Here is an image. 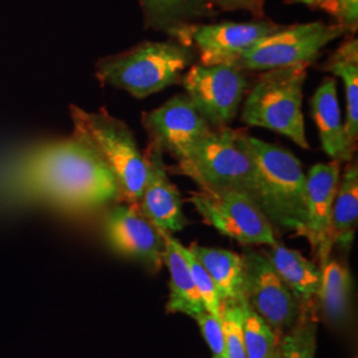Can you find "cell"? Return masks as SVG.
Listing matches in <instances>:
<instances>
[{"label":"cell","instance_id":"obj_25","mask_svg":"<svg viewBox=\"0 0 358 358\" xmlns=\"http://www.w3.org/2000/svg\"><path fill=\"white\" fill-rule=\"evenodd\" d=\"M244 349L247 358H269L279 345L280 337L254 309L244 304Z\"/></svg>","mask_w":358,"mask_h":358},{"label":"cell","instance_id":"obj_16","mask_svg":"<svg viewBox=\"0 0 358 358\" xmlns=\"http://www.w3.org/2000/svg\"><path fill=\"white\" fill-rule=\"evenodd\" d=\"M322 150L338 164L350 162L356 148L348 140L337 97L336 80L327 77L310 100Z\"/></svg>","mask_w":358,"mask_h":358},{"label":"cell","instance_id":"obj_27","mask_svg":"<svg viewBox=\"0 0 358 358\" xmlns=\"http://www.w3.org/2000/svg\"><path fill=\"white\" fill-rule=\"evenodd\" d=\"M183 254L189 263L190 272H192V280L195 282V287L199 292V296L202 299V303L205 306L207 312H210L213 316L220 320V310H222V304L217 297L215 285L213 282V279L210 278L208 272L206 271L205 267L196 260V257L192 255L190 250L183 245Z\"/></svg>","mask_w":358,"mask_h":358},{"label":"cell","instance_id":"obj_13","mask_svg":"<svg viewBox=\"0 0 358 358\" xmlns=\"http://www.w3.org/2000/svg\"><path fill=\"white\" fill-rule=\"evenodd\" d=\"M142 124L150 140L149 145L174 159L213 130L186 93L143 113Z\"/></svg>","mask_w":358,"mask_h":358},{"label":"cell","instance_id":"obj_1","mask_svg":"<svg viewBox=\"0 0 358 358\" xmlns=\"http://www.w3.org/2000/svg\"><path fill=\"white\" fill-rule=\"evenodd\" d=\"M0 199L80 211L120 201V192L99 157L72 134L16 154L0 171Z\"/></svg>","mask_w":358,"mask_h":358},{"label":"cell","instance_id":"obj_9","mask_svg":"<svg viewBox=\"0 0 358 358\" xmlns=\"http://www.w3.org/2000/svg\"><path fill=\"white\" fill-rule=\"evenodd\" d=\"M207 224L243 245L276 243L275 229L257 206L234 192H192L189 198Z\"/></svg>","mask_w":358,"mask_h":358},{"label":"cell","instance_id":"obj_6","mask_svg":"<svg viewBox=\"0 0 358 358\" xmlns=\"http://www.w3.org/2000/svg\"><path fill=\"white\" fill-rule=\"evenodd\" d=\"M308 66L296 64L264 71L244 101V124L269 129L303 149H310L301 110Z\"/></svg>","mask_w":358,"mask_h":358},{"label":"cell","instance_id":"obj_28","mask_svg":"<svg viewBox=\"0 0 358 358\" xmlns=\"http://www.w3.org/2000/svg\"><path fill=\"white\" fill-rule=\"evenodd\" d=\"M192 319L196 321L213 358H227L226 338L220 320L207 310L194 315Z\"/></svg>","mask_w":358,"mask_h":358},{"label":"cell","instance_id":"obj_29","mask_svg":"<svg viewBox=\"0 0 358 358\" xmlns=\"http://www.w3.org/2000/svg\"><path fill=\"white\" fill-rule=\"evenodd\" d=\"M213 4L226 11H248V13L262 16L264 0H211Z\"/></svg>","mask_w":358,"mask_h":358},{"label":"cell","instance_id":"obj_7","mask_svg":"<svg viewBox=\"0 0 358 358\" xmlns=\"http://www.w3.org/2000/svg\"><path fill=\"white\" fill-rule=\"evenodd\" d=\"M340 24L310 22L282 27L279 31L259 40L243 52L232 65L243 71L264 72L289 65H310L324 47L346 34Z\"/></svg>","mask_w":358,"mask_h":358},{"label":"cell","instance_id":"obj_31","mask_svg":"<svg viewBox=\"0 0 358 358\" xmlns=\"http://www.w3.org/2000/svg\"><path fill=\"white\" fill-rule=\"evenodd\" d=\"M269 358H282V355H280V350H279V345L278 348L275 349V352L271 355V357Z\"/></svg>","mask_w":358,"mask_h":358},{"label":"cell","instance_id":"obj_19","mask_svg":"<svg viewBox=\"0 0 358 358\" xmlns=\"http://www.w3.org/2000/svg\"><path fill=\"white\" fill-rule=\"evenodd\" d=\"M269 262L299 304L315 303L321 284V268L299 251L276 242L269 245Z\"/></svg>","mask_w":358,"mask_h":358},{"label":"cell","instance_id":"obj_3","mask_svg":"<svg viewBox=\"0 0 358 358\" xmlns=\"http://www.w3.org/2000/svg\"><path fill=\"white\" fill-rule=\"evenodd\" d=\"M236 142L255 164L266 203V217L275 230L297 235L307 220V174L301 162L282 146L236 133Z\"/></svg>","mask_w":358,"mask_h":358},{"label":"cell","instance_id":"obj_18","mask_svg":"<svg viewBox=\"0 0 358 358\" xmlns=\"http://www.w3.org/2000/svg\"><path fill=\"white\" fill-rule=\"evenodd\" d=\"M165 248L162 254V262L169 269L170 275V294L166 304L167 313H183L192 317L194 315L206 310L202 299L192 280L189 263L183 254V244L173 234L161 231Z\"/></svg>","mask_w":358,"mask_h":358},{"label":"cell","instance_id":"obj_8","mask_svg":"<svg viewBox=\"0 0 358 358\" xmlns=\"http://www.w3.org/2000/svg\"><path fill=\"white\" fill-rule=\"evenodd\" d=\"M179 83L213 129L234 121L248 88L245 71L232 64L192 65Z\"/></svg>","mask_w":358,"mask_h":358},{"label":"cell","instance_id":"obj_17","mask_svg":"<svg viewBox=\"0 0 358 358\" xmlns=\"http://www.w3.org/2000/svg\"><path fill=\"white\" fill-rule=\"evenodd\" d=\"M187 248L213 279L222 306L245 303L243 256L224 248L205 247L196 243H192Z\"/></svg>","mask_w":358,"mask_h":358},{"label":"cell","instance_id":"obj_21","mask_svg":"<svg viewBox=\"0 0 358 358\" xmlns=\"http://www.w3.org/2000/svg\"><path fill=\"white\" fill-rule=\"evenodd\" d=\"M358 219V166L349 164L340 177L332 211L334 245L349 251L355 242Z\"/></svg>","mask_w":358,"mask_h":358},{"label":"cell","instance_id":"obj_5","mask_svg":"<svg viewBox=\"0 0 358 358\" xmlns=\"http://www.w3.org/2000/svg\"><path fill=\"white\" fill-rule=\"evenodd\" d=\"M192 47L179 41H146L129 51L96 63V77L103 85L145 99L178 84L195 57Z\"/></svg>","mask_w":358,"mask_h":358},{"label":"cell","instance_id":"obj_26","mask_svg":"<svg viewBox=\"0 0 358 358\" xmlns=\"http://www.w3.org/2000/svg\"><path fill=\"white\" fill-rule=\"evenodd\" d=\"M244 304L222 306L220 322L226 338L227 358H247L243 340Z\"/></svg>","mask_w":358,"mask_h":358},{"label":"cell","instance_id":"obj_32","mask_svg":"<svg viewBox=\"0 0 358 358\" xmlns=\"http://www.w3.org/2000/svg\"><path fill=\"white\" fill-rule=\"evenodd\" d=\"M355 358H357V357H355Z\"/></svg>","mask_w":358,"mask_h":358},{"label":"cell","instance_id":"obj_4","mask_svg":"<svg viewBox=\"0 0 358 358\" xmlns=\"http://www.w3.org/2000/svg\"><path fill=\"white\" fill-rule=\"evenodd\" d=\"M73 136L99 157L117 182L120 201L137 205L149 178V164L128 125L106 110L71 105Z\"/></svg>","mask_w":358,"mask_h":358},{"label":"cell","instance_id":"obj_20","mask_svg":"<svg viewBox=\"0 0 358 358\" xmlns=\"http://www.w3.org/2000/svg\"><path fill=\"white\" fill-rule=\"evenodd\" d=\"M316 306L333 327H344L352 313V276L336 260L329 259L321 267V284Z\"/></svg>","mask_w":358,"mask_h":358},{"label":"cell","instance_id":"obj_14","mask_svg":"<svg viewBox=\"0 0 358 358\" xmlns=\"http://www.w3.org/2000/svg\"><path fill=\"white\" fill-rule=\"evenodd\" d=\"M338 162L317 164L307 176V220L301 236H306L320 260V268L331 259L332 211L340 180Z\"/></svg>","mask_w":358,"mask_h":358},{"label":"cell","instance_id":"obj_30","mask_svg":"<svg viewBox=\"0 0 358 358\" xmlns=\"http://www.w3.org/2000/svg\"><path fill=\"white\" fill-rule=\"evenodd\" d=\"M287 1L291 4L294 3L306 4L310 8H320L328 13H332L333 4H334V0H287Z\"/></svg>","mask_w":358,"mask_h":358},{"label":"cell","instance_id":"obj_11","mask_svg":"<svg viewBox=\"0 0 358 358\" xmlns=\"http://www.w3.org/2000/svg\"><path fill=\"white\" fill-rule=\"evenodd\" d=\"M284 26L269 20L247 23L223 22L217 24L180 27L171 36L189 47H195L203 65L232 64L255 43Z\"/></svg>","mask_w":358,"mask_h":358},{"label":"cell","instance_id":"obj_2","mask_svg":"<svg viewBox=\"0 0 358 358\" xmlns=\"http://www.w3.org/2000/svg\"><path fill=\"white\" fill-rule=\"evenodd\" d=\"M238 130L213 129L179 155L180 174L203 192H234L251 199L266 215V203L255 164L236 142Z\"/></svg>","mask_w":358,"mask_h":358},{"label":"cell","instance_id":"obj_12","mask_svg":"<svg viewBox=\"0 0 358 358\" xmlns=\"http://www.w3.org/2000/svg\"><path fill=\"white\" fill-rule=\"evenodd\" d=\"M103 236L118 255L141 262L153 272L164 266L162 232L142 215L137 205L113 206L103 219Z\"/></svg>","mask_w":358,"mask_h":358},{"label":"cell","instance_id":"obj_10","mask_svg":"<svg viewBox=\"0 0 358 358\" xmlns=\"http://www.w3.org/2000/svg\"><path fill=\"white\" fill-rule=\"evenodd\" d=\"M245 303L280 337L299 316L300 304L272 267L266 252L245 248Z\"/></svg>","mask_w":358,"mask_h":358},{"label":"cell","instance_id":"obj_22","mask_svg":"<svg viewBox=\"0 0 358 358\" xmlns=\"http://www.w3.org/2000/svg\"><path fill=\"white\" fill-rule=\"evenodd\" d=\"M325 71L343 78L345 85L346 120L344 122L348 140L356 148L358 138V40L350 38L333 53Z\"/></svg>","mask_w":358,"mask_h":358},{"label":"cell","instance_id":"obj_15","mask_svg":"<svg viewBox=\"0 0 358 358\" xmlns=\"http://www.w3.org/2000/svg\"><path fill=\"white\" fill-rule=\"evenodd\" d=\"M145 155L149 164V178L137 206L142 215L158 230L179 232L186 227L187 219L182 210L178 189L169 178L164 153L149 145Z\"/></svg>","mask_w":358,"mask_h":358},{"label":"cell","instance_id":"obj_23","mask_svg":"<svg viewBox=\"0 0 358 358\" xmlns=\"http://www.w3.org/2000/svg\"><path fill=\"white\" fill-rule=\"evenodd\" d=\"M141 6L146 26L167 34L214 13L208 0H141Z\"/></svg>","mask_w":358,"mask_h":358},{"label":"cell","instance_id":"obj_24","mask_svg":"<svg viewBox=\"0 0 358 358\" xmlns=\"http://www.w3.org/2000/svg\"><path fill=\"white\" fill-rule=\"evenodd\" d=\"M316 301L300 304L294 325L279 340L282 358H315L317 349Z\"/></svg>","mask_w":358,"mask_h":358}]
</instances>
